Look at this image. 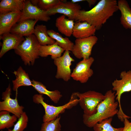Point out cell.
Wrapping results in <instances>:
<instances>
[{"label": "cell", "instance_id": "cell-1", "mask_svg": "<svg viewBox=\"0 0 131 131\" xmlns=\"http://www.w3.org/2000/svg\"><path fill=\"white\" fill-rule=\"evenodd\" d=\"M118 10L116 0H101L90 10H80L75 21H86L98 30Z\"/></svg>", "mask_w": 131, "mask_h": 131}, {"label": "cell", "instance_id": "cell-2", "mask_svg": "<svg viewBox=\"0 0 131 131\" xmlns=\"http://www.w3.org/2000/svg\"><path fill=\"white\" fill-rule=\"evenodd\" d=\"M115 91L113 92L111 90H108L104 95V99L98 106L94 114L91 115H83V122L86 126L93 127L96 123L117 115L119 103L115 101Z\"/></svg>", "mask_w": 131, "mask_h": 131}, {"label": "cell", "instance_id": "cell-3", "mask_svg": "<svg viewBox=\"0 0 131 131\" xmlns=\"http://www.w3.org/2000/svg\"><path fill=\"white\" fill-rule=\"evenodd\" d=\"M33 101L35 103L41 104L44 107L45 113L43 117V122H49L55 120L60 114L64 113L66 109L71 108L78 103L79 100L77 92L72 93L68 102L61 106H56L48 104L44 101L43 95L35 94L33 97Z\"/></svg>", "mask_w": 131, "mask_h": 131}, {"label": "cell", "instance_id": "cell-4", "mask_svg": "<svg viewBox=\"0 0 131 131\" xmlns=\"http://www.w3.org/2000/svg\"><path fill=\"white\" fill-rule=\"evenodd\" d=\"M41 45L34 34L26 37L15 49V53L19 56L26 66H33L39 56Z\"/></svg>", "mask_w": 131, "mask_h": 131}, {"label": "cell", "instance_id": "cell-5", "mask_svg": "<svg viewBox=\"0 0 131 131\" xmlns=\"http://www.w3.org/2000/svg\"><path fill=\"white\" fill-rule=\"evenodd\" d=\"M121 79H116L112 83V90L115 92L116 100L118 102L119 108L117 115L118 117L121 122H123L124 119H128L131 117L125 114L121 107V98L122 95L124 93L131 91V70L127 72L122 71L120 74Z\"/></svg>", "mask_w": 131, "mask_h": 131}, {"label": "cell", "instance_id": "cell-6", "mask_svg": "<svg viewBox=\"0 0 131 131\" xmlns=\"http://www.w3.org/2000/svg\"><path fill=\"white\" fill-rule=\"evenodd\" d=\"M79 103L85 115H91L96 112L98 106L105 98L104 95L94 90L80 93L77 92Z\"/></svg>", "mask_w": 131, "mask_h": 131}, {"label": "cell", "instance_id": "cell-7", "mask_svg": "<svg viewBox=\"0 0 131 131\" xmlns=\"http://www.w3.org/2000/svg\"><path fill=\"white\" fill-rule=\"evenodd\" d=\"M98 40L95 35L80 39H76L72 51L73 54L79 59H88L90 57L92 49Z\"/></svg>", "mask_w": 131, "mask_h": 131}, {"label": "cell", "instance_id": "cell-8", "mask_svg": "<svg viewBox=\"0 0 131 131\" xmlns=\"http://www.w3.org/2000/svg\"><path fill=\"white\" fill-rule=\"evenodd\" d=\"M70 51L65 50L62 56L54 60V63L57 67L55 78L62 79L66 82L70 79L71 75L70 68L72 62L74 59L70 56Z\"/></svg>", "mask_w": 131, "mask_h": 131}, {"label": "cell", "instance_id": "cell-9", "mask_svg": "<svg viewBox=\"0 0 131 131\" xmlns=\"http://www.w3.org/2000/svg\"><path fill=\"white\" fill-rule=\"evenodd\" d=\"M94 61L92 57L88 59H83L76 64L71 73V77L74 80L81 83L86 82L93 74L90 67Z\"/></svg>", "mask_w": 131, "mask_h": 131}, {"label": "cell", "instance_id": "cell-10", "mask_svg": "<svg viewBox=\"0 0 131 131\" xmlns=\"http://www.w3.org/2000/svg\"><path fill=\"white\" fill-rule=\"evenodd\" d=\"M11 89L10 84L2 94V101L0 102V111H6L11 113L19 118L23 112L24 107L20 106L17 98L15 99L11 97Z\"/></svg>", "mask_w": 131, "mask_h": 131}, {"label": "cell", "instance_id": "cell-11", "mask_svg": "<svg viewBox=\"0 0 131 131\" xmlns=\"http://www.w3.org/2000/svg\"><path fill=\"white\" fill-rule=\"evenodd\" d=\"M81 8L78 3L71 1L63 2L57 6L46 11L50 16L60 13L66 16L69 19L75 20L77 17Z\"/></svg>", "mask_w": 131, "mask_h": 131}, {"label": "cell", "instance_id": "cell-12", "mask_svg": "<svg viewBox=\"0 0 131 131\" xmlns=\"http://www.w3.org/2000/svg\"><path fill=\"white\" fill-rule=\"evenodd\" d=\"M46 11L33 5L31 0H25L24 8L18 22L27 19L37 20L47 22L50 19Z\"/></svg>", "mask_w": 131, "mask_h": 131}, {"label": "cell", "instance_id": "cell-13", "mask_svg": "<svg viewBox=\"0 0 131 131\" xmlns=\"http://www.w3.org/2000/svg\"><path fill=\"white\" fill-rule=\"evenodd\" d=\"M2 41L0 52V57L8 51L16 49L25 39L23 37L10 32L4 33L0 36V39Z\"/></svg>", "mask_w": 131, "mask_h": 131}, {"label": "cell", "instance_id": "cell-14", "mask_svg": "<svg viewBox=\"0 0 131 131\" xmlns=\"http://www.w3.org/2000/svg\"><path fill=\"white\" fill-rule=\"evenodd\" d=\"M22 11L0 14V35L10 32L11 29L21 16Z\"/></svg>", "mask_w": 131, "mask_h": 131}, {"label": "cell", "instance_id": "cell-15", "mask_svg": "<svg viewBox=\"0 0 131 131\" xmlns=\"http://www.w3.org/2000/svg\"><path fill=\"white\" fill-rule=\"evenodd\" d=\"M38 21L29 19L19 22L13 26L10 33L23 37L34 34L35 25Z\"/></svg>", "mask_w": 131, "mask_h": 131}, {"label": "cell", "instance_id": "cell-16", "mask_svg": "<svg viewBox=\"0 0 131 131\" xmlns=\"http://www.w3.org/2000/svg\"><path fill=\"white\" fill-rule=\"evenodd\" d=\"M96 28L86 21L74 23L72 35L76 39H83L94 35Z\"/></svg>", "mask_w": 131, "mask_h": 131}, {"label": "cell", "instance_id": "cell-17", "mask_svg": "<svg viewBox=\"0 0 131 131\" xmlns=\"http://www.w3.org/2000/svg\"><path fill=\"white\" fill-rule=\"evenodd\" d=\"M13 73L16 77V79L12 81L13 91H17L21 86H32V81L30 80L28 74L21 66H19Z\"/></svg>", "mask_w": 131, "mask_h": 131}, {"label": "cell", "instance_id": "cell-18", "mask_svg": "<svg viewBox=\"0 0 131 131\" xmlns=\"http://www.w3.org/2000/svg\"><path fill=\"white\" fill-rule=\"evenodd\" d=\"M25 0H2L0 2V14L22 11Z\"/></svg>", "mask_w": 131, "mask_h": 131}, {"label": "cell", "instance_id": "cell-19", "mask_svg": "<svg viewBox=\"0 0 131 131\" xmlns=\"http://www.w3.org/2000/svg\"><path fill=\"white\" fill-rule=\"evenodd\" d=\"M117 4L121 13V24L125 28L131 29V8L128 2L125 0H119Z\"/></svg>", "mask_w": 131, "mask_h": 131}, {"label": "cell", "instance_id": "cell-20", "mask_svg": "<svg viewBox=\"0 0 131 131\" xmlns=\"http://www.w3.org/2000/svg\"><path fill=\"white\" fill-rule=\"evenodd\" d=\"M74 24V20L67 18L63 15L57 17L56 20L55 26L58 31L67 37L72 35Z\"/></svg>", "mask_w": 131, "mask_h": 131}, {"label": "cell", "instance_id": "cell-21", "mask_svg": "<svg viewBox=\"0 0 131 131\" xmlns=\"http://www.w3.org/2000/svg\"><path fill=\"white\" fill-rule=\"evenodd\" d=\"M32 86L39 93L48 96L55 103H57L62 97L60 92L57 90L50 91L41 82L34 80H32Z\"/></svg>", "mask_w": 131, "mask_h": 131}, {"label": "cell", "instance_id": "cell-22", "mask_svg": "<svg viewBox=\"0 0 131 131\" xmlns=\"http://www.w3.org/2000/svg\"><path fill=\"white\" fill-rule=\"evenodd\" d=\"M65 50L60 47L56 42L50 45H41L39 50V56L43 57L48 56H51V58L54 59L61 56L62 54Z\"/></svg>", "mask_w": 131, "mask_h": 131}, {"label": "cell", "instance_id": "cell-23", "mask_svg": "<svg viewBox=\"0 0 131 131\" xmlns=\"http://www.w3.org/2000/svg\"><path fill=\"white\" fill-rule=\"evenodd\" d=\"M34 34L41 45H51L56 42L49 35L46 26L43 24L35 26Z\"/></svg>", "mask_w": 131, "mask_h": 131}, {"label": "cell", "instance_id": "cell-24", "mask_svg": "<svg viewBox=\"0 0 131 131\" xmlns=\"http://www.w3.org/2000/svg\"><path fill=\"white\" fill-rule=\"evenodd\" d=\"M49 35L54 40L60 47L65 50L71 51L74 43L67 37H63L62 35L53 30H48Z\"/></svg>", "mask_w": 131, "mask_h": 131}, {"label": "cell", "instance_id": "cell-25", "mask_svg": "<svg viewBox=\"0 0 131 131\" xmlns=\"http://www.w3.org/2000/svg\"><path fill=\"white\" fill-rule=\"evenodd\" d=\"M10 112L6 111L0 112V130L9 129L14 125L17 117L13 115H11Z\"/></svg>", "mask_w": 131, "mask_h": 131}, {"label": "cell", "instance_id": "cell-26", "mask_svg": "<svg viewBox=\"0 0 131 131\" xmlns=\"http://www.w3.org/2000/svg\"><path fill=\"white\" fill-rule=\"evenodd\" d=\"M112 117L106 119L96 123L93 127L94 131H122L123 127L115 128L111 125Z\"/></svg>", "mask_w": 131, "mask_h": 131}, {"label": "cell", "instance_id": "cell-27", "mask_svg": "<svg viewBox=\"0 0 131 131\" xmlns=\"http://www.w3.org/2000/svg\"><path fill=\"white\" fill-rule=\"evenodd\" d=\"M31 1L33 5L46 11L57 6L61 2L59 0H32Z\"/></svg>", "mask_w": 131, "mask_h": 131}, {"label": "cell", "instance_id": "cell-28", "mask_svg": "<svg viewBox=\"0 0 131 131\" xmlns=\"http://www.w3.org/2000/svg\"><path fill=\"white\" fill-rule=\"evenodd\" d=\"M60 118L59 116L55 120L43 122L41 124L39 131H61Z\"/></svg>", "mask_w": 131, "mask_h": 131}, {"label": "cell", "instance_id": "cell-29", "mask_svg": "<svg viewBox=\"0 0 131 131\" xmlns=\"http://www.w3.org/2000/svg\"><path fill=\"white\" fill-rule=\"evenodd\" d=\"M28 121V116L26 112H24L14 125L13 129H9L8 131H23L27 126Z\"/></svg>", "mask_w": 131, "mask_h": 131}, {"label": "cell", "instance_id": "cell-30", "mask_svg": "<svg viewBox=\"0 0 131 131\" xmlns=\"http://www.w3.org/2000/svg\"><path fill=\"white\" fill-rule=\"evenodd\" d=\"M123 122L124 127L122 131H131V121L130 122L127 118H125Z\"/></svg>", "mask_w": 131, "mask_h": 131}, {"label": "cell", "instance_id": "cell-31", "mask_svg": "<svg viewBox=\"0 0 131 131\" xmlns=\"http://www.w3.org/2000/svg\"><path fill=\"white\" fill-rule=\"evenodd\" d=\"M88 3L90 7L92 5H94L97 1L96 0H86Z\"/></svg>", "mask_w": 131, "mask_h": 131}]
</instances>
